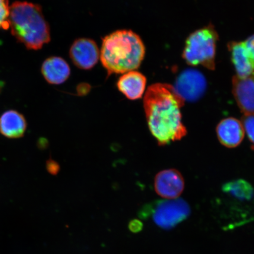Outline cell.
Here are the masks:
<instances>
[{
  "label": "cell",
  "mask_w": 254,
  "mask_h": 254,
  "mask_svg": "<svg viewBox=\"0 0 254 254\" xmlns=\"http://www.w3.org/2000/svg\"><path fill=\"white\" fill-rule=\"evenodd\" d=\"M145 54L140 37L131 30H123L104 38L100 57L110 75L135 71L140 66Z\"/></svg>",
  "instance_id": "obj_2"
},
{
  "label": "cell",
  "mask_w": 254,
  "mask_h": 254,
  "mask_svg": "<svg viewBox=\"0 0 254 254\" xmlns=\"http://www.w3.org/2000/svg\"><path fill=\"white\" fill-rule=\"evenodd\" d=\"M155 191L162 198L177 199L184 189V181L182 174L174 170H167L159 173L155 179Z\"/></svg>",
  "instance_id": "obj_8"
},
{
  "label": "cell",
  "mask_w": 254,
  "mask_h": 254,
  "mask_svg": "<svg viewBox=\"0 0 254 254\" xmlns=\"http://www.w3.org/2000/svg\"><path fill=\"white\" fill-rule=\"evenodd\" d=\"M27 124L25 117L15 110L5 111L0 116V133L8 138H19L24 135Z\"/></svg>",
  "instance_id": "obj_13"
},
{
  "label": "cell",
  "mask_w": 254,
  "mask_h": 254,
  "mask_svg": "<svg viewBox=\"0 0 254 254\" xmlns=\"http://www.w3.org/2000/svg\"><path fill=\"white\" fill-rule=\"evenodd\" d=\"M184 102L172 85L157 83L148 88L144 108L149 128L159 145L180 140L187 134L181 113Z\"/></svg>",
  "instance_id": "obj_1"
},
{
  "label": "cell",
  "mask_w": 254,
  "mask_h": 254,
  "mask_svg": "<svg viewBox=\"0 0 254 254\" xmlns=\"http://www.w3.org/2000/svg\"><path fill=\"white\" fill-rule=\"evenodd\" d=\"M241 123L254 149V116L244 115Z\"/></svg>",
  "instance_id": "obj_17"
},
{
  "label": "cell",
  "mask_w": 254,
  "mask_h": 254,
  "mask_svg": "<svg viewBox=\"0 0 254 254\" xmlns=\"http://www.w3.org/2000/svg\"><path fill=\"white\" fill-rule=\"evenodd\" d=\"M217 133L221 144L228 148L237 147L244 137V127L239 120L228 118L222 120L217 127Z\"/></svg>",
  "instance_id": "obj_11"
},
{
  "label": "cell",
  "mask_w": 254,
  "mask_h": 254,
  "mask_svg": "<svg viewBox=\"0 0 254 254\" xmlns=\"http://www.w3.org/2000/svg\"><path fill=\"white\" fill-rule=\"evenodd\" d=\"M47 168L48 171L52 174H56L59 171V165L56 162L52 160L47 162Z\"/></svg>",
  "instance_id": "obj_18"
},
{
  "label": "cell",
  "mask_w": 254,
  "mask_h": 254,
  "mask_svg": "<svg viewBox=\"0 0 254 254\" xmlns=\"http://www.w3.org/2000/svg\"><path fill=\"white\" fill-rule=\"evenodd\" d=\"M69 55L72 62L78 68L90 69L96 65L100 52L93 40L79 39L72 44Z\"/></svg>",
  "instance_id": "obj_7"
},
{
  "label": "cell",
  "mask_w": 254,
  "mask_h": 254,
  "mask_svg": "<svg viewBox=\"0 0 254 254\" xmlns=\"http://www.w3.org/2000/svg\"><path fill=\"white\" fill-rule=\"evenodd\" d=\"M232 62L238 77L245 78L254 71V57L244 41L231 42L228 44Z\"/></svg>",
  "instance_id": "obj_10"
},
{
  "label": "cell",
  "mask_w": 254,
  "mask_h": 254,
  "mask_svg": "<svg viewBox=\"0 0 254 254\" xmlns=\"http://www.w3.org/2000/svg\"><path fill=\"white\" fill-rule=\"evenodd\" d=\"M147 78L141 72L131 71L124 74L117 82L120 92L129 100L140 99L144 94Z\"/></svg>",
  "instance_id": "obj_12"
},
{
  "label": "cell",
  "mask_w": 254,
  "mask_h": 254,
  "mask_svg": "<svg viewBox=\"0 0 254 254\" xmlns=\"http://www.w3.org/2000/svg\"><path fill=\"white\" fill-rule=\"evenodd\" d=\"M218 39V34L211 25L193 32L186 41L184 59L189 65L214 69Z\"/></svg>",
  "instance_id": "obj_4"
},
{
  "label": "cell",
  "mask_w": 254,
  "mask_h": 254,
  "mask_svg": "<svg viewBox=\"0 0 254 254\" xmlns=\"http://www.w3.org/2000/svg\"><path fill=\"white\" fill-rule=\"evenodd\" d=\"M222 190L226 194L239 201H250L254 195L252 186L243 180H234L225 184L222 187Z\"/></svg>",
  "instance_id": "obj_15"
},
{
  "label": "cell",
  "mask_w": 254,
  "mask_h": 254,
  "mask_svg": "<svg viewBox=\"0 0 254 254\" xmlns=\"http://www.w3.org/2000/svg\"><path fill=\"white\" fill-rule=\"evenodd\" d=\"M233 93L244 115L254 116V71L245 78L235 76L233 79Z\"/></svg>",
  "instance_id": "obj_9"
},
{
  "label": "cell",
  "mask_w": 254,
  "mask_h": 254,
  "mask_svg": "<svg viewBox=\"0 0 254 254\" xmlns=\"http://www.w3.org/2000/svg\"><path fill=\"white\" fill-rule=\"evenodd\" d=\"M41 72L49 83L59 85L68 78L71 70L64 60L61 57H52L43 63Z\"/></svg>",
  "instance_id": "obj_14"
},
{
  "label": "cell",
  "mask_w": 254,
  "mask_h": 254,
  "mask_svg": "<svg viewBox=\"0 0 254 254\" xmlns=\"http://www.w3.org/2000/svg\"><path fill=\"white\" fill-rule=\"evenodd\" d=\"M206 87V82L204 76L198 71L189 69L180 75L176 86L174 87L184 101L192 102L202 96Z\"/></svg>",
  "instance_id": "obj_6"
},
{
  "label": "cell",
  "mask_w": 254,
  "mask_h": 254,
  "mask_svg": "<svg viewBox=\"0 0 254 254\" xmlns=\"http://www.w3.org/2000/svg\"><path fill=\"white\" fill-rule=\"evenodd\" d=\"M9 8L8 0H0V29L9 28Z\"/></svg>",
  "instance_id": "obj_16"
},
{
  "label": "cell",
  "mask_w": 254,
  "mask_h": 254,
  "mask_svg": "<svg viewBox=\"0 0 254 254\" xmlns=\"http://www.w3.org/2000/svg\"><path fill=\"white\" fill-rule=\"evenodd\" d=\"M190 209L188 203L184 199L161 200L143 208V217L151 215L157 226L170 230L189 217Z\"/></svg>",
  "instance_id": "obj_5"
},
{
  "label": "cell",
  "mask_w": 254,
  "mask_h": 254,
  "mask_svg": "<svg viewBox=\"0 0 254 254\" xmlns=\"http://www.w3.org/2000/svg\"><path fill=\"white\" fill-rule=\"evenodd\" d=\"M12 34L28 49L38 50L50 41V31L39 5L17 1L9 8Z\"/></svg>",
  "instance_id": "obj_3"
}]
</instances>
